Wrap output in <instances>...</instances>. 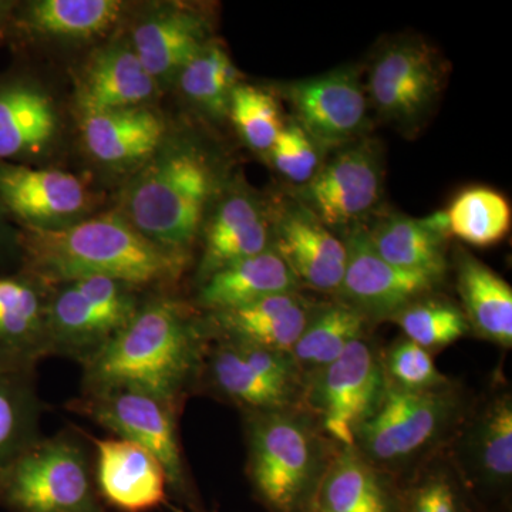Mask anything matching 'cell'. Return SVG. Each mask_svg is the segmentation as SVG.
<instances>
[{
    "label": "cell",
    "mask_w": 512,
    "mask_h": 512,
    "mask_svg": "<svg viewBox=\"0 0 512 512\" xmlns=\"http://www.w3.org/2000/svg\"><path fill=\"white\" fill-rule=\"evenodd\" d=\"M210 339L207 322L190 306L157 296L83 363V392L133 390L181 407L200 380Z\"/></svg>",
    "instance_id": "1"
},
{
    "label": "cell",
    "mask_w": 512,
    "mask_h": 512,
    "mask_svg": "<svg viewBox=\"0 0 512 512\" xmlns=\"http://www.w3.org/2000/svg\"><path fill=\"white\" fill-rule=\"evenodd\" d=\"M19 229V269L47 286L74 279H114L143 289L173 285L190 255L158 247L110 212L57 229Z\"/></svg>",
    "instance_id": "2"
},
{
    "label": "cell",
    "mask_w": 512,
    "mask_h": 512,
    "mask_svg": "<svg viewBox=\"0 0 512 512\" xmlns=\"http://www.w3.org/2000/svg\"><path fill=\"white\" fill-rule=\"evenodd\" d=\"M247 414V474L266 512H306L336 444L302 409Z\"/></svg>",
    "instance_id": "3"
},
{
    "label": "cell",
    "mask_w": 512,
    "mask_h": 512,
    "mask_svg": "<svg viewBox=\"0 0 512 512\" xmlns=\"http://www.w3.org/2000/svg\"><path fill=\"white\" fill-rule=\"evenodd\" d=\"M214 191V170L200 151L160 148L128 184L119 212L158 247L190 255Z\"/></svg>",
    "instance_id": "4"
},
{
    "label": "cell",
    "mask_w": 512,
    "mask_h": 512,
    "mask_svg": "<svg viewBox=\"0 0 512 512\" xmlns=\"http://www.w3.org/2000/svg\"><path fill=\"white\" fill-rule=\"evenodd\" d=\"M466 414L453 384L430 392H406L387 384L382 403L360 427L353 447L373 466L402 483L448 447Z\"/></svg>",
    "instance_id": "5"
},
{
    "label": "cell",
    "mask_w": 512,
    "mask_h": 512,
    "mask_svg": "<svg viewBox=\"0 0 512 512\" xmlns=\"http://www.w3.org/2000/svg\"><path fill=\"white\" fill-rule=\"evenodd\" d=\"M0 507L8 512H106L80 436L62 431L39 437L0 464Z\"/></svg>",
    "instance_id": "6"
},
{
    "label": "cell",
    "mask_w": 512,
    "mask_h": 512,
    "mask_svg": "<svg viewBox=\"0 0 512 512\" xmlns=\"http://www.w3.org/2000/svg\"><path fill=\"white\" fill-rule=\"evenodd\" d=\"M140 289L114 279H74L50 286L47 356L86 363L126 328L144 301Z\"/></svg>",
    "instance_id": "7"
},
{
    "label": "cell",
    "mask_w": 512,
    "mask_h": 512,
    "mask_svg": "<svg viewBox=\"0 0 512 512\" xmlns=\"http://www.w3.org/2000/svg\"><path fill=\"white\" fill-rule=\"evenodd\" d=\"M64 407L150 451L167 473L170 495L188 510L202 512L178 436L180 407L150 394L117 389L82 392Z\"/></svg>",
    "instance_id": "8"
},
{
    "label": "cell",
    "mask_w": 512,
    "mask_h": 512,
    "mask_svg": "<svg viewBox=\"0 0 512 512\" xmlns=\"http://www.w3.org/2000/svg\"><path fill=\"white\" fill-rule=\"evenodd\" d=\"M387 389L382 355L365 339L329 366L303 377L301 406L326 439L352 447L360 427L382 403Z\"/></svg>",
    "instance_id": "9"
},
{
    "label": "cell",
    "mask_w": 512,
    "mask_h": 512,
    "mask_svg": "<svg viewBox=\"0 0 512 512\" xmlns=\"http://www.w3.org/2000/svg\"><path fill=\"white\" fill-rule=\"evenodd\" d=\"M440 53L420 37H400L380 47L365 83L369 106L404 134L424 127L446 83Z\"/></svg>",
    "instance_id": "10"
},
{
    "label": "cell",
    "mask_w": 512,
    "mask_h": 512,
    "mask_svg": "<svg viewBox=\"0 0 512 512\" xmlns=\"http://www.w3.org/2000/svg\"><path fill=\"white\" fill-rule=\"evenodd\" d=\"M383 192L382 148L365 137L333 151L318 174L299 187L296 202L343 238L379 214Z\"/></svg>",
    "instance_id": "11"
},
{
    "label": "cell",
    "mask_w": 512,
    "mask_h": 512,
    "mask_svg": "<svg viewBox=\"0 0 512 512\" xmlns=\"http://www.w3.org/2000/svg\"><path fill=\"white\" fill-rule=\"evenodd\" d=\"M200 379L245 413L301 406L303 376L289 353L218 339L208 346Z\"/></svg>",
    "instance_id": "12"
},
{
    "label": "cell",
    "mask_w": 512,
    "mask_h": 512,
    "mask_svg": "<svg viewBox=\"0 0 512 512\" xmlns=\"http://www.w3.org/2000/svg\"><path fill=\"white\" fill-rule=\"evenodd\" d=\"M448 458L468 490L487 512L507 504L512 485V396L494 390L464 414L448 444Z\"/></svg>",
    "instance_id": "13"
},
{
    "label": "cell",
    "mask_w": 512,
    "mask_h": 512,
    "mask_svg": "<svg viewBox=\"0 0 512 512\" xmlns=\"http://www.w3.org/2000/svg\"><path fill=\"white\" fill-rule=\"evenodd\" d=\"M278 93L291 106L293 121L323 151H335L367 137L370 106L357 67L343 66L281 83Z\"/></svg>",
    "instance_id": "14"
},
{
    "label": "cell",
    "mask_w": 512,
    "mask_h": 512,
    "mask_svg": "<svg viewBox=\"0 0 512 512\" xmlns=\"http://www.w3.org/2000/svg\"><path fill=\"white\" fill-rule=\"evenodd\" d=\"M343 239L348 261L336 299L353 306L372 323L392 320L410 303L436 292L446 279L387 264L370 247L365 225L353 228Z\"/></svg>",
    "instance_id": "15"
},
{
    "label": "cell",
    "mask_w": 512,
    "mask_h": 512,
    "mask_svg": "<svg viewBox=\"0 0 512 512\" xmlns=\"http://www.w3.org/2000/svg\"><path fill=\"white\" fill-rule=\"evenodd\" d=\"M92 195L77 175L0 163V207L18 228L57 229L83 220Z\"/></svg>",
    "instance_id": "16"
},
{
    "label": "cell",
    "mask_w": 512,
    "mask_h": 512,
    "mask_svg": "<svg viewBox=\"0 0 512 512\" xmlns=\"http://www.w3.org/2000/svg\"><path fill=\"white\" fill-rule=\"evenodd\" d=\"M301 288L338 293L345 275V239L296 204L272 215V245Z\"/></svg>",
    "instance_id": "17"
},
{
    "label": "cell",
    "mask_w": 512,
    "mask_h": 512,
    "mask_svg": "<svg viewBox=\"0 0 512 512\" xmlns=\"http://www.w3.org/2000/svg\"><path fill=\"white\" fill-rule=\"evenodd\" d=\"M80 433L96 448L94 481L104 504L119 512H151L167 504V473L150 451L121 437Z\"/></svg>",
    "instance_id": "18"
},
{
    "label": "cell",
    "mask_w": 512,
    "mask_h": 512,
    "mask_svg": "<svg viewBox=\"0 0 512 512\" xmlns=\"http://www.w3.org/2000/svg\"><path fill=\"white\" fill-rule=\"evenodd\" d=\"M49 286L20 271H0V372L30 373L47 356Z\"/></svg>",
    "instance_id": "19"
},
{
    "label": "cell",
    "mask_w": 512,
    "mask_h": 512,
    "mask_svg": "<svg viewBox=\"0 0 512 512\" xmlns=\"http://www.w3.org/2000/svg\"><path fill=\"white\" fill-rule=\"evenodd\" d=\"M55 103L22 73L0 76V163L28 164L45 156L59 136Z\"/></svg>",
    "instance_id": "20"
},
{
    "label": "cell",
    "mask_w": 512,
    "mask_h": 512,
    "mask_svg": "<svg viewBox=\"0 0 512 512\" xmlns=\"http://www.w3.org/2000/svg\"><path fill=\"white\" fill-rule=\"evenodd\" d=\"M301 291L268 296L231 311L210 313L211 338L289 353L316 309Z\"/></svg>",
    "instance_id": "21"
},
{
    "label": "cell",
    "mask_w": 512,
    "mask_h": 512,
    "mask_svg": "<svg viewBox=\"0 0 512 512\" xmlns=\"http://www.w3.org/2000/svg\"><path fill=\"white\" fill-rule=\"evenodd\" d=\"M402 487L355 447H338L306 512H400Z\"/></svg>",
    "instance_id": "22"
},
{
    "label": "cell",
    "mask_w": 512,
    "mask_h": 512,
    "mask_svg": "<svg viewBox=\"0 0 512 512\" xmlns=\"http://www.w3.org/2000/svg\"><path fill=\"white\" fill-rule=\"evenodd\" d=\"M271 245L272 217L261 202L245 192L229 194L205 227L200 284L225 266L268 251Z\"/></svg>",
    "instance_id": "23"
},
{
    "label": "cell",
    "mask_w": 512,
    "mask_h": 512,
    "mask_svg": "<svg viewBox=\"0 0 512 512\" xmlns=\"http://www.w3.org/2000/svg\"><path fill=\"white\" fill-rule=\"evenodd\" d=\"M210 42V26L204 16L185 6H165L137 23L130 45L160 84L177 77Z\"/></svg>",
    "instance_id": "24"
},
{
    "label": "cell",
    "mask_w": 512,
    "mask_h": 512,
    "mask_svg": "<svg viewBox=\"0 0 512 512\" xmlns=\"http://www.w3.org/2000/svg\"><path fill=\"white\" fill-rule=\"evenodd\" d=\"M158 86L133 47L117 43L103 47L89 60L77 90V103L82 114L146 107Z\"/></svg>",
    "instance_id": "25"
},
{
    "label": "cell",
    "mask_w": 512,
    "mask_h": 512,
    "mask_svg": "<svg viewBox=\"0 0 512 512\" xmlns=\"http://www.w3.org/2000/svg\"><path fill=\"white\" fill-rule=\"evenodd\" d=\"M87 150L107 165H131L150 160L163 146L164 120L147 107L83 114Z\"/></svg>",
    "instance_id": "26"
},
{
    "label": "cell",
    "mask_w": 512,
    "mask_h": 512,
    "mask_svg": "<svg viewBox=\"0 0 512 512\" xmlns=\"http://www.w3.org/2000/svg\"><path fill=\"white\" fill-rule=\"evenodd\" d=\"M301 291L274 249L225 266L201 282L197 303L210 313L231 311L268 296Z\"/></svg>",
    "instance_id": "27"
},
{
    "label": "cell",
    "mask_w": 512,
    "mask_h": 512,
    "mask_svg": "<svg viewBox=\"0 0 512 512\" xmlns=\"http://www.w3.org/2000/svg\"><path fill=\"white\" fill-rule=\"evenodd\" d=\"M461 311L478 338L512 348V288L490 266L458 248L454 255Z\"/></svg>",
    "instance_id": "28"
},
{
    "label": "cell",
    "mask_w": 512,
    "mask_h": 512,
    "mask_svg": "<svg viewBox=\"0 0 512 512\" xmlns=\"http://www.w3.org/2000/svg\"><path fill=\"white\" fill-rule=\"evenodd\" d=\"M117 0H36L10 9L8 32L87 40L106 35L121 18ZM6 32V33H8Z\"/></svg>",
    "instance_id": "29"
},
{
    "label": "cell",
    "mask_w": 512,
    "mask_h": 512,
    "mask_svg": "<svg viewBox=\"0 0 512 512\" xmlns=\"http://www.w3.org/2000/svg\"><path fill=\"white\" fill-rule=\"evenodd\" d=\"M370 221L372 225H365L367 239L383 261L404 271L446 278L448 241L424 227L420 218L379 212Z\"/></svg>",
    "instance_id": "30"
},
{
    "label": "cell",
    "mask_w": 512,
    "mask_h": 512,
    "mask_svg": "<svg viewBox=\"0 0 512 512\" xmlns=\"http://www.w3.org/2000/svg\"><path fill=\"white\" fill-rule=\"evenodd\" d=\"M370 323L357 309L339 299L318 305L291 350L292 360L303 377L311 375L338 360L352 343L365 339Z\"/></svg>",
    "instance_id": "31"
},
{
    "label": "cell",
    "mask_w": 512,
    "mask_h": 512,
    "mask_svg": "<svg viewBox=\"0 0 512 512\" xmlns=\"http://www.w3.org/2000/svg\"><path fill=\"white\" fill-rule=\"evenodd\" d=\"M400 512H485L450 458L431 457L402 483Z\"/></svg>",
    "instance_id": "32"
},
{
    "label": "cell",
    "mask_w": 512,
    "mask_h": 512,
    "mask_svg": "<svg viewBox=\"0 0 512 512\" xmlns=\"http://www.w3.org/2000/svg\"><path fill=\"white\" fill-rule=\"evenodd\" d=\"M451 237L477 248L500 244L511 231L510 201L488 187H470L447 210Z\"/></svg>",
    "instance_id": "33"
},
{
    "label": "cell",
    "mask_w": 512,
    "mask_h": 512,
    "mask_svg": "<svg viewBox=\"0 0 512 512\" xmlns=\"http://www.w3.org/2000/svg\"><path fill=\"white\" fill-rule=\"evenodd\" d=\"M36 372H0V464L42 437Z\"/></svg>",
    "instance_id": "34"
},
{
    "label": "cell",
    "mask_w": 512,
    "mask_h": 512,
    "mask_svg": "<svg viewBox=\"0 0 512 512\" xmlns=\"http://www.w3.org/2000/svg\"><path fill=\"white\" fill-rule=\"evenodd\" d=\"M177 79L181 92L191 103L220 117L228 114L229 100L241 83V73L227 50L211 40L185 64Z\"/></svg>",
    "instance_id": "35"
},
{
    "label": "cell",
    "mask_w": 512,
    "mask_h": 512,
    "mask_svg": "<svg viewBox=\"0 0 512 512\" xmlns=\"http://www.w3.org/2000/svg\"><path fill=\"white\" fill-rule=\"evenodd\" d=\"M392 322L402 330L403 338L430 353L454 345L470 332L460 306L434 293L410 303Z\"/></svg>",
    "instance_id": "36"
},
{
    "label": "cell",
    "mask_w": 512,
    "mask_h": 512,
    "mask_svg": "<svg viewBox=\"0 0 512 512\" xmlns=\"http://www.w3.org/2000/svg\"><path fill=\"white\" fill-rule=\"evenodd\" d=\"M228 114L244 143L259 153L271 150L285 126L275 94L252 84L239 83L235 87Z\"/></svg>",
    "instance_id": "37"
},
{
    "label": "cell",
    "mask_w": 512,
    "mask_h": 512,
    "mask_svg": "<svg viewBox=\"0 0 512 512\" xmlns=\"http://www.w3.org/2000/svg\"><path fill=\"white\" fill-rule=\"evenodd\" d=\"M387 384L406 392H430L451 386L450 379L434 365L429 350L412 340H396L382 355Z\"/></svg>",
    "instance_id": "38"
},
{
    "label": "cell",
    "mask_w": 512,
    "mask_h": 512,
    "mask_svg": "<svg viewBox=\"0 0 512 512\" xmlns=\"http://www.w3.org/2000/svg\"><path fill=\"white\" fill-rule=\"evenodd\" d=\"M322 150L301 126L285 123L274 146L268 151L272 165L282 177L296 187H303L318 174L323 164Z\"/></svg>",
    "instance_id": "39"
},
{
    "label": "cell",
    "mask_w": 512,
    "mask_h": 512,
    "mask_svg": "<svg viewBox=\"0 0 512 512\" xmlns=\"http://www.w3.org/2000/svg\"><path fill=\"white\" fill-rule=\"evenodd\" d=\"M10 264L19 265V229L0 207V271Z\"/></svg>",
    "instance_id": "40"
},
{
    "label": "cell",
    "mask_w": 512,
    "mask_h": 512,
    "mask_svg": "<svg viewBox=\"0 0 512 512\" xmlns=\"http://www.w3.org/2000/svg\"><path fill=\"white\" fill-rule=\"evenodd\" d=\"M420 221L433 234L439 235V237L447 239V241L450 239V221H448L447 210L433 212L429 217L420 218Z\"/></svg>",
    "instance_id": "41"
},
{
    "label": "cell",
    "mask_w": 512,
    "mask_h": 512,
    "mask_svg": "<svg viewBox=\"0 0 512 512\" xmlns=\"http://www.w3.org/2000/svg\"><path fill=\"white\" fill-rule=\"evenodd\" d=\"M12 3L0 2V40L6 36L8 32V23L10 9H12Z\"/></svg>",
    "instance_id": "42"
},
{
    "label": "cell",
    "mask_w": 512,
    "mask_h": 512,
    "mask_svg": "<svg viewBox=\"0 0 512 512\" xmlns=\"http://www.w3.org/2000/svg\"><path fill=\"white\" fill-rule=\"evenodd\" d=\"M493 512H495V511H493Z\"/></svg>",
    "instance_id": "43"
}]
</instances>
